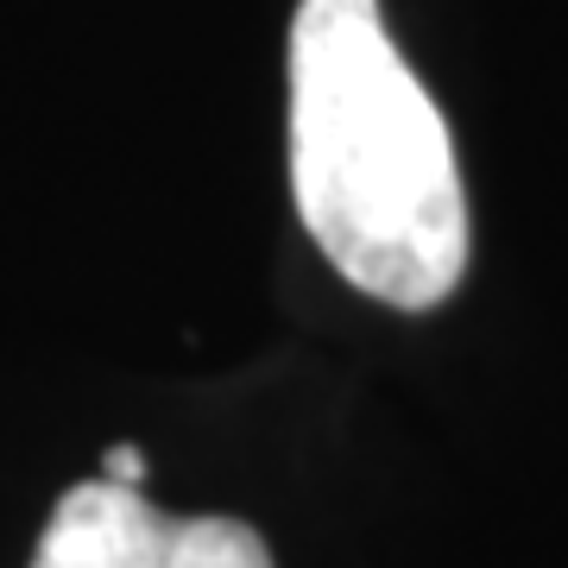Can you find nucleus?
<instances>
[{
  "label": "nucleus",
  "mask_w": 568,
  "mask_h": 568,
  "mask_svg": "<svg viewBox=\"0 0 568 568\" xmlns=\"http://www.w3.org/2000/svg\"><path fill=\"white\" fill-rule=\"evenodd\" d=\"M291 196L354 291L392 310L455 297L467 272L462 164L379 0H304L291 20Z\"/></svg>",
  "instance_id": "obj_1"
},
{
  "label": "nucleus",
  "mask_w": 568,
  "mask_h": 568,
  "mask_svg": "<svg viewBox=\"0 0 568 568\" xmlns=\"http://www.w3.org/2000/svg\"><path fill=\"white\" fill-rule=\"evenodd\" d=\"M32 568H272L241 518H171L121 480H77L44 518Z\"/></svg>",
  "instance_id": "obj_2"
},
{
  "label": "nucleus",
  "mask_w": 568,
  "mask_h": 568,
  "mask_svg": "<svg viewBox=\"0 0 568 568\" xmlns=\"http://www.w3.org/2000/svg\"><path fill=\"white\" fill-rule=\"evenodd\" d=\"M102 480H121V487H140L145 480V448H133V443H114L102 455Z\"/></svg>",
  "instance_id": "obj_3"
}]
</instances>
